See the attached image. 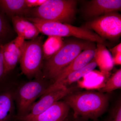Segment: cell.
<instances>
[{
    "label": "cell",
    "instance_id": "6",
    "mask_svg": "<svg viewBox=\"0 0 121 121\" xmlns=\"http://www.w3.org/2000/svg\"><path fill=\"white\" fill-rule=\"evenodd\" d=\"M83 27L94 30L104 40L117 39L121 35V16L117 12L109 13L94 18Z\"/></svg>",
    "mask_w": 121,
    "mask_h": 121
},
{
    "label": "cell",
    "instance_id": "23",
    "mask_svg": "<svg viewBox=\"0 0 121 121\" xmlns=\"http://www.w3.org/2000/svg\"><path fill=\"white\" fill-rule=\"evenodd\" d=\"M47 0H25L26 5L28 8L39 7L46 2Z\"/></svg>",
    "mask_w": 121,
    "mask_h": 121
},
{
    "label": "cell",
    "instance_id": "1",
    "mask_svg": "<svg viewBox=\"0 0 121 121\" xmlns=\"http://www.w3.org/2000/svg\"><path fill=\"white\" fill-rule=\"evenodd\" d=\"M73 111V117L96 120L105 112L109 104V96L104 93L86 91L73 92L64 98Z\"/></svg>",
    "mask_w": 121,
    "mask_h": 121
},
{
    "label": "cell",
    "instance_id": "14",
    "mask_svg": "<svg viewBox=\"0 0 121 121\" xmlns=\"http://www.w3.org/2000/svg\"><path fill=\"white\" fill-rule=\"evenodd\" d=\"M11 17L17 36L22 37L24 40H31L38 37L40 32L39 29L26 17L19 16H14Z\"/></svg>",
    "mask_w": 121,
    "mask_h": 121
},
{
    "label": "cell",
    "instance_id": "12",
    "mask_svg": "<svg viewBox=\"0 0 121 121\" xmlns=\"http://www.w3.org/2000/svg\"><path fill=\"white\" fill-rule=\"evenodd\" d=\"M96 47L93 44L81 52L67 67L60 72L53 83H56L66 78L71 73L82 68L94 58Z\"/></svg>",
    "mask_w": 121,
    "mask_h": 121
},
{
    "label": "cell",
    "instance_id": "19",
    "mask_svg": "<svg viewBox=\"0 0 121 121\" xmlns=\"http://www.w3.org/2000/svg\"><path fill=\"white\" fill-rule=\"evenodd\" d=\"M121 69L118 70L99 89V92L104 93L111 92L115 90L121 89Z\"/></svg>",
    "mask_w": 121,
    "mask_h": 121
},
{
    "label": "cell",
    "instance_id": "24",
    "mask_svg": "<svg viewBox=\"0 0 121 121\" xmlns=\"http://www.w3.org/2000/svg\"><path fill=\"white\" fill-rule=\"evenodd\" d=\"M111 52L112 54L113 57L118 54V53L121 52V43L115 46L113 48L110 49Z\"/></svg>",
    "mask_w": 121,
    "mask_h": 121
},
{
    "label": "cell",
    "instance_id": "20",
    "mask_svg": "<svg viewBox=\"0 0 121 121\" xmlns=\"http://www.w3.org/2000/svg\"><path fill=\"white\" fill-rule=\"evenodd\" d=\"M10 29L4 14L0 10V42L4 43L8 37Z\"/></svg>",
    "mask_w": 121,
    "mask_h": 121
},
{
    "label": "cell",
    "instance_id": "8",
    "mask_svg": "<svg viewBox=\"0 0 121 121\" xmlns=\"http://www.w3.org/2000/svg\"><path fill=\"white\" fill-rule=\"evenodd\" d=\"M70 107L65 101H58L35 116L28 115L16 116L17 120L21 121H63L67 119Z\"/></svg>",
    "mask_w": 121,
    "mask_h": 121
},
{
    "label": "cell",
    "instance_id": "18",
    "mask_svg": "<svg viewBox=\"0 0 121 121\" xmlns=\"http://www.w3.org/2000/svg\"><path fill=\"white\" fill-rule=\"evenodd\" d=\"M64 43L62 37L49 36L43 44L44 59L47 60L58 52Z\"/></svg>",
    "mask_w": 121,
    "mask_h": 121
},
{
    "label": "cell",
    "instance_id": "2",
    "mask_svg": "<svg viewBox=\"0 0 121 121\" xmlns=\"http://www.w3.org/2000/svg\"><path fill=\"white\" fill-rule=\"evenodd\" d=\"M93 44L84 40H72L64 43L58 52L46 60L43 65V77L55 80L65 68L82 52Z\"/></svg>",
    "mask_w": 121,
    "mask_h": 121
},
{
    "label": "cell",
    "instance_id": "16",
    "mask_svg": "<svg viewBox=\"0 0 121 121\" xmlns=\"http://www.w3.org/2000/svg\"><path fill=\"white\" fill-rule=\"evenodd\" d=\"M94 59L103 73H108L112 69V57L104 44L98 43Z\"/></svg>",
    "mask_w": 121,
    "mask_h": 121
},
{
    "label": "cell",
    "instance_id": "3",
    "mask_svg": "<svg viewBox=\"0 0 121 121\" xmlns=\"http://www.w3.org/2000/svg\"><path fill=\"white\" fill-rule=\"evenodd\" d=\"M26 19L33 23L40 32L48 36L60 37L73 36L87 41L105 44V40L92 30L83 27H79L70 24L48 21L36 17H27Z\"/></svg>",
    "mask_w": 121,
    "mask_h": 121
},
{
    "label": "cell",
    "instance_id": "11",
    "mask_svg": "<svg viewBox=\"0 0 121 121\" xmlns=\"http://www.w3.org/2000/svg\"><path fill=\"white\" fill-rule=\"evenodd\" d=\"M121 9V0H92L87 4L83 13L86 17L95 18Z\"/></svg>",
    "mask_w": 121,
    "mask_h": 121
},
{
    "label": "cell",
    "instance_id": "15",
    "mask_svg": "<svg viewBox=\"0 0 121 121\" xmlns=\"http://www.w3.org/2000/svg\"><path fill=\"white\" fill-rule=\"evenodd\" d=\"M25 0H0V10L10 17H23L30 12Z\"/></svg>",
    "mask_w": 121,
    "mask_h": 121
},
{
    "label": "cell",
    "instance_id": "7",
    "mask_svg": "<svg viewBox=\"0 0 121 121\" xmlns=\"http://www.w3.org/2000/svg\"><path fill=\"white\" fill-rule=\"evenodd\" d=\"M47 89L43 83L39 80L30 81L21 86L16 94L17 116L29 114L36 99L41 96Z\"/></svg>",
    "mask_w": 121,
    "mask_h": 121
},
{
    "label": "cell",
    "instance_id": "5",
    "mask_svg": "<svg viewBox=\"0 0 121 121\" xmlns=\"http://www.w3.org/2000/svg\"><path fill=\"white\" fill-rule=\"evenodd\" d=\"M41 37L25 41L20 62L22 72L28 77L37 74L43 67V59Z\"/></svg>",
    "mask_w": 121,
    "mask_h": 121
},
{
    "label": "cell",
    "instance_id": "17",
    "mask_svg": "<svg viewBox=\"0 0 121 121\" xmlns=\"http://www.w3.org/2000/svg\"><path fill=\"white\" fill-rule=\"evenodd\" d=\"M13 97L9 91L0 90V121H9L13 113Z\"/></svg>",
    "mask_w": 121,
    "mask_h": 121
},
{
    "label": "cell",
    "instance_id": "4",
    "mask_svg": "<svg viewBox=\"0 0 121 121\" xmlns=\"http://www.w3.org/2000/svg\"><path fill=\"white\" fill-rule=\"evenodd\" d=\"M76 4L75 0H47L32 13L34 17L69 24L74 18Z\"/></svg>",
    "mask_w": 121,
    "mask_h": 121
},
{
    "label": "cell",
    "instance_id": "10",
    "mask_svg": "<svg viewBox=\"0 0 121 121\" xmlns=\"http://www.w3.org/2000/svg\"><path fill=\"white\" fill-rule=\"evenodd\" d=\"M25 42L23 38L17 36L12 41L3 44L2 53L7 74L20 62Z\"/></svg>",
    "mask_w": 121,
    "mask_h": 121
},
{
    "label": "cell",
    "instance_id": "21",
    "mask_svg": "<svg viewBox=\"0 0 121 121\" xmlns=\"http://www.w3.org/2000/svg\"><path fill=\"white\" fill-rule=\"evenodd\" d=\"M3 44L4 43L0 42V90L3 88L2 87V84L7 75L2 53Z\"/></svg>",
    "mask_w": 121,
    "mask_h": 121
},
{
    "label": "cell",
    "instance_id": "9",
    "mask_svg": "<svg viewBox=\"0 0 121 121\" xmlns=\"http://www.w3.org/2000/svg\"><path fill=\"white\" fill-rule=\"evenodd\" d=\"M74 89L72 87L59 88L44 94L38 101L35 102L27 115L35 116L43 112L55 103L74 92Z\"/></svg>",
    "mask_w": 121,
    "mask_h": 121
},
{
    "label": "cell",
    "instance_id": "22",
    "mask_svg": "<svg viewBox=\"0 0 121 121\" xmlns=\"http://www.w3.org/2000/svg\"><path fill=\"white\" fill-rule=\"evenodd\" d=\"M112 121H121V102H119L113 109Z\"/></svg>",
    "mask_w": 121,
    "mask_h": 121
},
{
    "label": "cell",
    "instance_id": "26",
    "mask_svg": "<svg viewBox=\"0 0 121 121\" xmlns=\"http://www.w3.org/2000/svg\"><path fill=\"white\" fill-rule=\"evenodd\" d=\"M88 120L82 119V118H74L73 117V118L72 120L69 121L67 119L66 121H88Z\"/></svg>",
    "mask_w": 121,
    "mask_h": 121
},
{
    "label": "cell",
    "instance_id": "25",
    "mask_svg": "<svg viewBox=\"0 0 121 121\" xmlns=\"http://www.w3.org/2000/svg\"><path fill=\"white\" fill-rule=\"evenodd\" d=\"M114 64L115 65H121V52L118 53L114 57H113Z\"/></svg>",
    "mask_w": 121,
    "mask_h": 121
},
{
    "label": "cell",
    "instance_id": "27",
    "mask_svg": "<svg viewBox=\"0 0 121 121\" xmlns=\"http://www.w3.org/2000/svg\"><path fill=\"white\" fill-rule=\"evenodd\" d=\"M67 119H66V120H65V121H67Z\"/></svg>",
    "mask_w": 121,
    "mask_h": 121
},
{
    "label": "cell",
    "instance_id": "13",
    "mask_svg": "<svg viewBox=\"0 0 121 121\" xmlns=\"http://www.w3.org/2000/svg\"><path fill=\"white\" fill-rule=\"evenodd\" d=\"M97 66V63L93 58L91 62L84 67L71 73L59 82L53 83L50 85L44 91L42 95L55 89L69 87L71 84L78 81L82 77L91 72Z\"/></svg>",
    "mask_w": 121,
    "mask_h": 121
}]
</instances>
